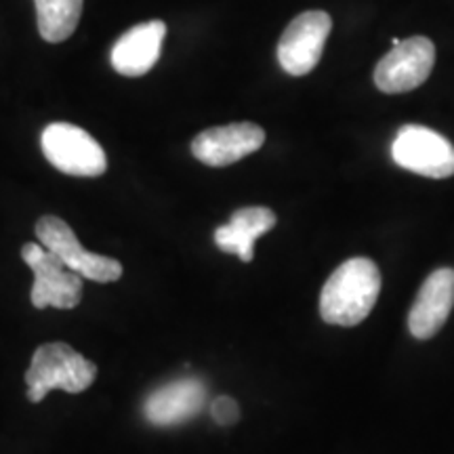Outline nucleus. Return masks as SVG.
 Segmentation results:
<instances>
[{"instance_id":"f257e3e1","label":"nucleus","mask_w":454,"mask_h":454,"mask_svg":"<svg viewBox=\"0 0 454 454\" xmlns=\"http://www.w3.org/2000/svg\"><path fill=\"white\" fill-rule=\"evenodd\" d=\"M381 293V271L371 259L345 261L328 278L320 294V316L326 325L356 326L371 314Z\"/></svg>"},{"instance_id":"f03ea898","label":"nucleus","mask_w":454,"mask_h":454,"mask_svg":"<svg viewBox=\"0 0 454 454\" xmlns=\"http://www.w3.org/2000/svg\"><path fill=\"white\" fill-rule=\"evenodd\" d=\"M98 377V366L67 343L55 340L34 351L30 368L26 372L27 400L41 402L53 389L67 394H82Z\"/></svg>"},{"instance_id":"7ed1b4c3","label":"nucleus","mask_w":454,"mask_h":454,"mask_svg":"<svg viewBox=\"0 0 454 454\" xmlns=\"http://www.w3.org/2000/svg\"><path fill=\"white\" fill-rule=\"evenodd\" d=\"M21 257L34 274L30 299L34 308L74 309L82 299V276L38 242H27L21 248Z\"/></svg>"},{"instance_id":"20e7f679","label":"nucleus","mask_w":454,"mask_h":454,"mask_svg":"<svg viewBox=\"0 0 454 454\" xmlns=\"http://www.w3.org/2000/svg\"><path fill=\"white\" fill-rule=\"evenodd\" d=\"M43 154L57 170L74 177H99L106 173V152L87 130L70 122H53L43 130Z\"/></svg>"},{"instance_id":"39448f33","label":"nucleus","mask_w":454,"mask_h":454,"mask_svg":"<svg viewBox=\"0 0 454 454\" xmlns=\"http://www.w3.org/2000/svg\"><path fill=\"white\" fill-rule=\"evenodd\" d=\"M36 238L44 248L55 253L78 276L101 284L121 280L122 265L106 254L87 251L64 219L53 217V215L38 219Z\"/></svg>"},{"instance_id":"423d86ee","label":"nucleus","mask_w":454,"mask_h":454,"mask_svg":"<svg viewBox=\"0 0 454 454\" xmlns=\"http://www.w3.org/2000/svg\"><path fill=\"white\" fill-rule=\"evenodd\" d=\"M391 156L397 167L423 177L446 179L454 175V145L444 135L419 124H406L397 130Z\"/></svg>"},{"instance_id":"0eeeda50","label":"nucleus","mask_w":454,"mask_h":454,"mask_svg":"<svg viewBox=\"0 0 454 454\" xmlns=\"http://www.w3.org/2000/svg\"><path fill=\"white\" fill-rule=\"evenodd\" d=\"M435 64V47L429 38L412 36L395 44L374 67V84L383 93H408L427 81Z\"/></svg>"},{"instance_id":"6e6552de","label":"nucleus","mask_w":454,"mask_h":454,"mask_svg":"<svg viewBox=\"0 0 454 454\" xmlns=\"http://www.w3.org/2000/svg\"><path fill=\"white\" fill-rule=\"evenodd\" d=\"M333 20L325 11L301 13L284 30L278 43V61L291 76H305L320 61Z\"/></svg>"},{"instance_id":"1a4fd4ad","label":"nucleus","mask_w":454,"mask_h":454,"mask_svg":"<svg viewBox=\"0 0 454 454\" xmlns=\"http://www.w3.org/2000/svg\"><path fill=\"white\" fill-rule=\"evenodd\" d=\"M265 144V130L253 122H234L202 130L192 141V154L207 167H230Z\"/></svg>"},{"instance_id":"9d476101","label":"nucleus","mask_w":454,"mask_h":454,"mask_svg":"<svg viewBox=\"0 0 454 454\" xmlns=\"http://www.w3.org/2000/svg\"><path fill=\"white\" fill-rule=\"evenodd\" d=\"M207 395V385L200 379H177L145 397L144 417L156 427H173L200 414Z\"/></svg>"},{"instance_id":"9b49d317","label":"nucleus","mask_w":454,"mask_h":454,"mask_svg":"<svg viewBox=\"0 0 454 454\" xmlns=\"http://www.w3.org/2000/svg\"><path fill=\"white\" fill-rule=\"evenodd\" d=\"M454 308V270H435L423 282L421 291L414 299L411 314H408V328L412 337L431 339L446 325L448 316Z\"/></svg>"},{"instance_id":"f8f14e48","label":"nucleus","mask_w":454,"mask_h":454,"mask_svg":"<svg viewBox=\"0 0 454 454\" xmlns=\"http://www.w3.org/2000/svg\"><path fill=\"white\" fill-rule=\"evenodd\" d=\"M164 36H167V26L160 20L130 27L112 49L114 70L130 78L144 76L156 66Z\"/></svg>"},{"instance_id":"ddd939ff","label":"nucleus","mask_w":454,"mask_h":454,"mask_svg":"<svg viewBox=\"0 0 454 454\" xmlns=\"http://www.w3.org/2000/svg\"><path fill=\"white\" fill-rule=\"evenodd\" d=\"M276 215L265 207H244L231 215L230 223L217 227L215 244L223 253L236 254L244 263L253 261L254 240L274 230Z\"/></svg>"},{"instance_id":"4468645a","label":"nucleus","mask_w":454,"mask_h":454,"mask_svg":"<svg viewBox=\"0 0 454 454\" xmlns=\"http://www.w3.org/2000/svg\"><path fill=\"white\" fill-rule=\"evenodd\" d=\"M38 32L47 43H64L76 30L82 15V0H34Z\"/></svg>"},{"instance_id":"2eb2a0df","label":"nucleus","mask_w":454,"mask_h":454,"mask_svg":"<svg viewBox=\"0 0 454 454\" xmlns=\"http://www.w3.org/2000/svg\"><path fill=\"white\" fill-rule=\"evenodd\" d=\"M211 417L219 425L227 427V425H234L240 419V408H238V402L231 400L230 395H219L211 404Z\"/></svg>"}]
</instances>
